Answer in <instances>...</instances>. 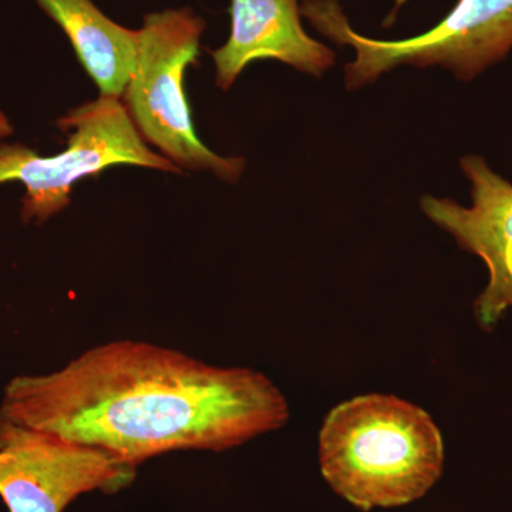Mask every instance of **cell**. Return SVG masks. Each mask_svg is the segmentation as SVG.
<instances>
[{"instance_id": "277c9868", "label": "cell", "mask_w": 512, "mask_h": 512, "mask_svg": "<svg viewBox=\"0 0 512 512\" xmlns=\"http://www.w3.org/2000/svg\"><path fill=\"white\" fill-rule=\"evenodd\" d=\"M204 29V20L190 9L147 15L138 29L136 67L123 97L138 133L171 163L237 183L244 158L217 156L201 143L185 96V70L197 60Z\"/></svg>"}, {"instance_id": "5b68a950", "label": "cell", "mask_w": 512, "mask_h": 512, "mask_svg": "<svg viewBox=\"0 0 512 512\" xmlns=\"http://www.w3.org/2000/svg\"><path fill=\"white\" fill-rule=\"evenodd\" d=\"M73 130L66 150L52 157L37 156L22 144H0V184L22 183L25 222H45L70 204L77 181L103 173L113 165L128 164L180 173L168 158L144 143L124 104L116 97L100 96L57 121Z\"/></svg>"}, {"instance_id": "30bf717a", "label": "cell", "mask_w": 512, "mask_h": 512, "mask_svg": "<svg viewBox=\"0 0 512 512\" xmlns=\"http://www.w3.org/2000/svg\"><path fill=\"white\" fill-rule=\"evenodd\" d=\"M12 133V124H10L6 114H3L2 111H0V141L5 140V138H8L9 136H12Z\"/></svg>"}, {"instance_id": "6da1fadb", "label": "cell", "mask_w": 512, "mask_h": 512, "mask_svg": "<svg viewBox=\"0 0 512 512\" xmlns=\"http://www.w3.org/2000/svg\"><path fill=\"white\" fill-rule=\"evenodd\" d=\"M289 416L262 373L130 339L94 346L56 372L15 377L0 403V423L59 434L133 468L174 451L231 450Z\"/></svg>"}, {"instance_id": "8992f818", "label": "cell", "mask_w": 512, "mask_h": 512, "mask_svg": "<svg viewBox=\"0 0 512 512\" xmlns=\"http://www.w3.org/2000/svg\"><path fill=\"white\" fill-rule=\"evenodd\" d=\"M136 470L59 434L0 423V498L9 512H64L84 494L123 490Z\"/></svg>"}, {"instance_id": "7a4b0ae2", "label": "cell", "mask_w": 512, "mask_h": 512, "mask_svg": "<svg viewBox=\"0 0 512 512\" xmlns=\"http://www.w3.org/2000/svg\"><path fill=\"white\" fill-rule=\"evenodd\" d=\"M318 451L329 487L365 512L420 500L443 476L446 461L430 414L392 394L353 397L330 410Z\"/></svg>"}, {"instance_id": "ba28073f", "label": "cell", "mask_w": 512, "mask_h": 512, "mask_svg": "<svg viewBox=\"0 0 512 512\" xmlns=\"http://www.w3.org/2000/svg\"><path fill=\"white\" fill-rule=\"evenodd\" d=\"M298 0H231V35L211 52L217 86L228 90L256 60H278L320 77L335 64V52L303 29Z\"/></svg>"}, {"instance_id": "3957f363", "label": "cell", "mask_w": 512, "mask_h": 512, "mask_svg": "<svg viewBox=\"0 0 512 512\" xmlns=\"http://www.w3.org/2000/svg\"><path fill=\"white\" fill-rule=\"evenodd\" d=\"M301 15L320 35L355 49L346 64V87L356 90L376 82L394 67L441 66L470 82L512 50V0H458L446 18L419 36L380 40L350 26L339 0H303Z\"/></svg>"}, {"instance_id": "52a82bcc", "label": "cell", "mask_w": 512, "mask_h": 512, "mask_svg": "<svg viewBox=\"0 0 512 512\" xmlns=\"http://www.w3.org/2000/svg\"><path fill=\"white\" fill-rule=\"evenodd\" d=\"M471 184V207L424 195L420 207L463 251L483 259L488 284L474 302L478 325L487 332L512 309V184L480 156L460 161Z\"/></svg>"}, {"instance_id": "8fae6325", "label": "cell", "mask_w": 512, "mask_h": 512, "mask_svg": "<svg viewBox=\"0 0 512 512\" xmlns=\"http://www.w3.org/2000/svg\"><path fill=\"white\" fill-rule=\"evenodd\" d=\"M404 2H406V0H397V5H396V9H394V13L397 12V9H399L400 6H402Z\"/></svg>"}, {"instance_id": "9c48e42d", "label": "cell", "mask_w": 512, "mask_h": 512, "mask_svg": "<svg viewBox=\"0 0 512 512\" xmlns=\"http://www.w3.org/2000/svg\"><path fill=\"white\" fill-rule=\"evenodd\" d=\"M72 43L101 96L120 99L136 67L138 30L117 25L92 0H36Z\"/></svg>"}]
</instances>
